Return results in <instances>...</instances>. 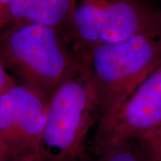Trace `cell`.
I'll list each match as a JSON object with an SVG mask.
<instances>
[{"label": "cell", "instance_id": "obj_1", "mask_svg": "<svg viewBox=\"0 0 161 161\" xmlns=\"http://www.w3.org/2000/svg\"><path fill=\"white\" fill-rule=\"evenodd\" d=\"M81 59L64 32L46 25L13 23L0 31L1 64L47 101Z\"/></svg>", "mask_w": 161, "mask_h": 161}, {"label": "cell", "instance_id": "obj_2", "mask_svg": "<svg viewBox=\"0 0 161 161\" xmlns=\"http://www.w3.org/2000/svg\"><path fill=\"white\" fill-rule=\"evenodd\" d=\"M98 108L96 134L161 62V36L150 31L94 47L86 56Z\"/></svg>", "mask_w": 161, "mask_h": 161}, {"label": "cell", "instance_id": "obj_3", "mask_svg": "<svg viewBox=\"0 0 161 161\" xmlns=\"http://www.w3.org/2000/svg\"><path fill=\"white\" fill-rule=\"evenodd\" d=\"M98 123V108L86 59L57 87L33 161H80L87 138Z\"/></svg>", "mask_w": 161, "mask_h": 161}, {"label": "cell", "instance_id": "obj_4", "mask_svg": "<svg viewBox=\"0 0 161 161\" xmlns=\"http://www.w3.org/2000/svg\"><path fill=\"white\" fill-rule=\"evenodd\" d=\"M150 31H157L156 11L142 0H79L65 36L85 59L99 44Z\"/></svg>", "mask_w": 161, "mask_h": 161}, {"label": "cell", "instance_id": "obj_5", "mask_svg": "<svg viewBox=\"0 0 161 161\" xmlns=\"http://www.w3.org/2000/svg\"><path fill=\"white\" fill-rule=\"evenodd\" d=\"M47 102L15 83L0 96V158L33 161L46 120Z\"/></svg>", "mask_w": 161, "mask_h": 161}, {"label": "cell", "instance_id": "obj_6", "mask_svg": "<svg viewBox=\"0 0 161 161\" xmlns=\"http://www.w3.org/2000/svg\"><path fill=\"white\" fill-rule=\"evenodd\" d=\"M161 129V62L122 105L108 127L93 140H146Z\"/></svg>", "mask_w": 161, "mask_h": 161}, {"label": "cell", "instance_id": "obj_7", "mask_svg": "<svg viewBox=\"0 0 161 161\" xmlns=\"http://www.w3.org/2000/svg\"><path fill=\"white\" fill-rule=\"evenodd\" d=\"M76 4L77 0H11L9 24L37 23L65 34L72 23Z\"/></svg>", "mask_w": 161, "mask_h": 161}, {"label": "cell", "instance_id": "obj_8", "mask_svg": "<svg viewBox=\"0 0 161 161\" xmlns=\"http://www.w3.org/2000/svg\"><path fill=\"white\" fill-rule=\"evenodd\" d=\"M80 161H156L141 140L107 138L92 140Z\"/></svg>", "mask_w": 161, "mask_h": 161}, {"label": "cell", "instance_id": "obj_9", "mask_svg": "<svg viewBox=\"0 0 161 161\" xmlns=\"http://www.w3.org/2000/svg\"><path fill=\"white\" fill-rule=\"evenodd\" d=\"M142 142L148 146L155 160L161 161V129L150 138L143 140Z\"/></svg>", "mask_w": 161, "mask_h": 161}, {"label": "cell", "instance_id": "obj_10", "mask_svg": "<svg viewBox=\"0 0 161 161\" xmlns=\"http://www.w3.org/2000/svg\"><path fill=\"white\" fill-rule=\"evenodd\" d=\"M15 83V80L6 72V70L0 63V96H2Z\"/></svg>", "mask_w": 161, "mask_h": 161}, {"label": "cell", "instance_id": "obj_11", "mask_svg": "<svg viewBox=\"0 0 161 161\" xmlns=\"http://www.w3.org/2000/svg\"><path fill=\"white\" fill-rule=\"evenodd\" d=\"M156 30L161 36V9L156 11Z\"/></svg>", "mask_w": 161, "mask_h": 161}, {"label": "cell", "instance_id": "obj_12", "mask_svg": "<svg viewBox=\"0 0 161 161\" xmlns=\"http://www.w3.org/2000/svg\"><path fill=\"white\" fill-rule=\"evenodd\" d=\"M0 161H8V160H0Z\"/></svg>", "mask_w": 161, "mask_h": 161}, {"label": "cell", "instance_id": "obj_13", "mask_svg": "<svg viewBox=\"0 0 161 161\" xmlns=\"http://www.w3.org/2000/svg\"><path fill=\"white\" fill-rule=\"evenodd\" d=\"M0 160H2V159H1V158H0Z\"/></svg>", "mask_w": 161, "mask_h": 161}]
</instances>
